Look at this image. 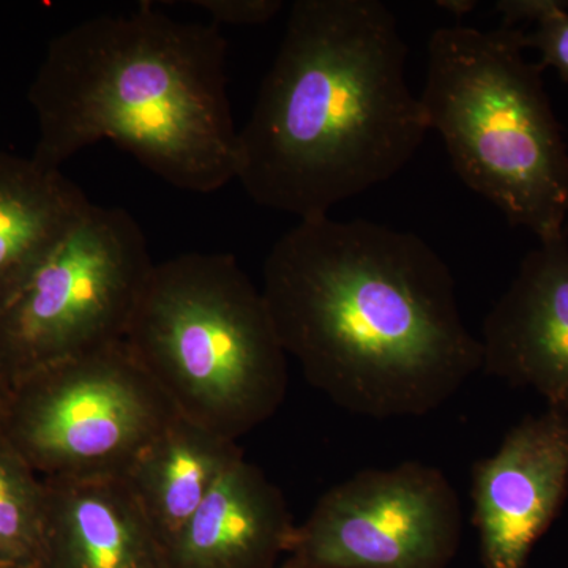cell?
<instances>
[{"instance_id": "44dd1931", "label": "cell", "mask_w": 568, "mask_h": 568, "mask_svg": "<svg viewBox=\"0 0 568 568\" xmlns=\"http://www.w3.org/2000/svg\"><path fill=\"white\" fill-rule=\"evenodd\" d=\"M276 568H283V567H282V566H278V567H276Z\"/></svg>"}, {"instance_id": "6da1fadb", "label": "cell", "mask_w": 568, "mask_h": 568, "mask_svg": "<svg viewBox=\"0 0 568 568\" xmlns=\"http://www.w3.org/2000/svg\"><path fill=\"white\" fill-rule=\"evenodd\" d=\"M263 278L284 353L354 416H428L481 372L454 274L417 234L301 220L272 246Z\"/></svg>"}, {"instance_id": "ba28073f", "label": "cell", "mask_w": 568, "mask_h": 568, "mask_svg": "<svg viewBox=\"0 0 568 568\" xmlns=\"http://www.w3.org/2000/svg\"><path fill=\"white\" fill-rule=\"evenodd\" d=\"M463 510L439 467L365 469L324 493L295 526L283 568H448Z\"/></svg>"}, {"instance_id": "d6986e66", "label": "cell", "mask_w": 568, "mask_h": 568, "mask_svg": "<svg viewBox=\"0 0 568 568\" xmlns=\"http://www.w3.org/2000/svg\"><path fill=\"white\" fill-rule=\"evenodd\" d=\"M437 6L443 10L450 11L457 18H462L476 9L477 2H473V0H443V2H437Z\"/></svg>"}, {"instance_id": "ffe728a7", "label": "cell", "mask_w": 568, "mask_h": 568, "mask_svg": "<svg viewBox=\"0 0 568 568\" xmlns=\"http://www.w3.org/2000/svg\"><path fill=\"white\" fill-rule=\"evenodd\" d=\"M0 568H10V567H6V566H0Z\"/></svg>"}, {"instance_id": "8992f818", "label": "cell", "mask_w": 568, "mask_h": 568, "mask_svg": "<svg viewBox=\"0 0 568 568\" xmlns=\"http://www.w3.org/2000/svg\"><path fill=\"white\" fill-rule=\"evenodd\" d=\"M178 416L122 342L21 377L0 433L41 478H123Z\"/></svg>"}, {"instance_id": "4fadbf2b", "label": "cell", "mask_w": 568, "mask_h": 568, "mask_svg": "<svg viewBox=\"0 0 568 568\" xmlns=\"http://www.w3.org/2000/svg\"><path fill=\"white\" fill-rule=\"evenodd\" d=\"M61 170L0 152V313L91 209Z\"/></svg>"}, {"instance_id": "277c9868", "label": "cell", "mask_w": 568, "mask_h": 568, "mask_svg": "<svg viewBox=\"0 0 568 568\" xmlns=\"http://www.w3.org/2000/svg\"><path fill=\"white\" fill-rule=\"evenodd\" d=\"M525 31L436 29L418 99L467 189L545 244L567 237L568 145Z\"/></svg>"}, {"instance_id": "3957f363", "label": "cell", "mask_w": 568, "mask_h": 568, "mask_svg": "<svg viewBox=\"0 0 568 568\" xmlns=\"http://www.w3.org/2000/svg\"><path fill=\"white\" fill-rule=\"evenodd\" d=\"M226 52L219 26L178 21L148 2L80 22L51 41L29 89L32 159L61 170L108 140L175 189H223L239 170Z\"/></svg>"}, {"instance_id": "5bb4252c", "label": "cell", "mask_w": 568, "mask_h": 568, "mask_svg": "<svg viewBox=\"0 0 568 568\" xmlns=\"http://www.w3.org/2000/svg\"><path fill=\"white\" fill-rule=\"evenodd\" d=\"M242 457L244 452L237 443L182 416L175 417L138 455L122 480L163 552L216 481Z\"/></svg>"}, {"instance_id": "7c38bea8", "label": "cell", "mask_w": 568, "mask_h": 568, "mask_svg": "<svg viewBox=\"0 0 568 568\" xmlns=\"http://www.w3.org/2000/svg\"><path fill=\"white\" fill-rule=\"evenodd\" d=\"M39 568H166L122 478H43Z\"/></svg>"}, {"instance_id": "30bf717a", "label": "cell", "mask_w": 568, "mask_h": 568, "mask_svg": "<svg viewBox=\"0 0 568 568\" xmlns=\"http://www.w3.org/2000/svg\"><path fill=\"white\" fill-rule=\"evenodd\" d=\"M481 372L568 413V241L530 250L481 328Z\"/></svg>"}, {"instance_id": "5b68a950", "label": "cell", "mask_w": 568, "mask_h": 568, "mask_svg": "<svg viewBox=\"0 0 568 568\" xmlns=\"http://www.w3.org/2000/svg\"><path fill=\"white\" fill-rule=\"evenodd\" d=\"M125 345L179 416L234 443L286 398L287 354L271 310L231 254L155 264Z\"/></svg>"}, {"instance_id": "e0dca14e", "label": "cell", "mask_w": 568, "mask_h": 568, "mask_svg": "<svg viewBox=\"0 0 568 568\" xmlns=\"http://www.w3.org/2000/svg\"><path fill=\"white\" fill-rule=\"evenodd\" d=\"M192 6L207 11L215 26H260L280 13V0H193Z\"/></svg>"}, {"instance_id": "8fae6325", "label": "cell", "mask_w": 568, "mask_h": 568, "mask_svg": "<svg viewBox=\"0 0 568 568\" xmlns=\"http://www.w3.org/2000/svg\"><path fill=\"white\" fill-rule=\"evenodd\" d=\"M295 523L282 489L245 457L164 548L166 568H276Z\"/></svg>"}, {"instance_id": "7a4b0ae2", "label": "cell", "mask_w": 568, "mask_h": 568, "mask_svg": "<svg viewBox=\"0 0 568 568\" xmlns=\"http://www.w3.org/2000/svg\"><path fill=\"white\" fill-rule=\"evenodd\" d=\"M406 61L381 0H295L239 132L235 179L254 203L320 219L399 173L429 132Z\"/></svg>"}, {"instance_id": "ac0fdd59", "label": "cell", "mask_w": 568, "mask_h": 568, "mask_svg": "<svg viewBox=\"0 0 568 568\" xmlns=\"http://www.w3.org/2000/svg\"><path fill=\"white\" fill-rule=\"evenodd\" d=\"M11 390H13V383H11L9 369H7L2 354H0V420H2L6 407L9 405Z\"/></svg>"}, {"instance_id": "9a60e30c", "label": "cell", "mask_w": 568, "mask_h": 568, "mask_svg": "<svg viewBox=\"0 0 568 568\" xmlns=\"http://www.w3.org/2000/svg\"><path fill=\"white\" fill-rule=\"evenodd\" d=\"M43 478L0 433V566L39 568Z\"/></svg>"}, {"instance_id": "52a82bcc", "label": "cell", "mask_w": 568, "mask_h": 568, "mask_svg": "<svg viewBox=\"0 0 568 568\" xmlns=\"http://www.w3.org/2000/svg\"><path fill=\"white\" fill-rule=\"evenodd\" d=\"M153 267L136 220L92 204L0 313V354L11 383L125 342Z\"/></svg>"}, {"instance_id": "9c48e42d", "label": "cell", "mask_w": 568, "mask_h": 568, "mask_svg": "<svg viewBox=\"0 0 568 568\" xmlns=\"http://www.w3.org/2000/svg\"><path fill=\"white\" fill-rule=\"evenodd\" d=\"M568 496V413L547 407L508 429L473 466V521L484 568H528Z\"/></svg>"}, {"instance_id": "2e32d148", "label": "cell", "mask_w": 568, "mask_h": 568, "mask_svg": "<svg viewBox=\"0 0 568 568\" xmlns=\"http://www.w3.org/2000/svg\"><path fill=\"white\" fill-rule=\"evenodd\" d=\"M526 50L538 52L541 69H555L568 82V0H560L555 10L525 31Z\"/></svg>"}]
</instances>
